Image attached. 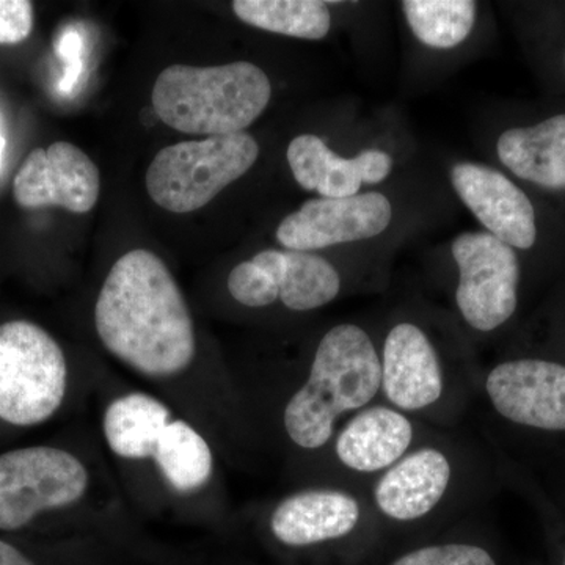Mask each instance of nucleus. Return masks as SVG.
Returning <instances> with one entry per match:
<instances>
[{
  "mask_svg": "<svg viewBox=\"0 0 565 565\" xmlns=\"http://www.w3.org/2000/svg\"><path fill=\"white\" fill-rule=\"evenodd\" d=\"M452 188L487 232L509 247L527 250L537 237L533 203L509 178L479 163H456Z\"/></svg>",
  "mask_w": 565,
  "mask_h": 565,
  "instance_id": "nucleus-11",
  "label": "nucleus"
},
{
  "mask_svg": "<svg viewBox=\"0 0 565 565\" xmlns=\"http://www.w3.org/2000/svg\"><path fill=\"white\" fill-rule=\"evenodd\" d=\"M360 505L338 490H307L286 498L270 516V530L281 544L308 546L344 537L355 530Z\"/></svg>",
  "mask_w": 565,
  "mask_h": 565,
  "instance_id": "nucleus-13",
  "label": "nucleus"
},
{
  "mask_svg": "<svg viewBox=\"0 0 565 565\" xmlns=\"http://www.w3.org/2000/svg\"><path fill=\"white\" fill-rule=\"evenodd\" d=\"M382 386V364L360 327L341 323L323 334L310 377L285 408V429L303 449L330 440L338 416L362 408Z\"/></svg>",
  "mask_w": 565,
  "mask_h": 565,
  "instance_id": "nucleus-2",
  "label": "nucleus"
},
{
  "mask_svg": "<svg viewBox=\"0 0 565 565\" xmlns=\"http://www.w3.org/2000/svg\"><path fill=\"white\" fill-rule=\"evenodd\" d=\"M392 565H497L481 546L448 544L424 546L407 553Z\"/></svg>",
  "mask_w": 565,
  "mask_h": 565,
  "instance_id": "nucleus-24",
  "label": "nucleus"
},
{
  "mask_svg": "<svg viewBox=\"0 0 565 565\" xmlns=\"http://www.w3.org/2000/svg\"><path fill=\"white\" fill-rule=\"evenodd\" d=\"M228 291L236 302L250 308H263L280 299L273 275L248 259L237 264L228 277Z\"/></svg>",
  "mask_w": 565,
  "mask_h": 565,
  "instance_id": "nucleus-23",
  "label": "nucleus"
},
{
  "mask_svg": "<svg viewBox=\"0 0 565 565\" xmlns=\"http://www.w3.org/2000/svg\"><path fill=\"white\" fill-rule=\"evenodd\" d=\"M414 438L412 423L399 412L373 407L344 427L337 440V456L351 470L374 473L394 465Z\"/></svg>",
  "mask_w": 565,
  "mask_h": 565,
  "instance_id": "nucleus-15",
  "label": "nucleus"
},
{
  "mask_svg": "<svg viewBox=\"0 0 565 565\" xmlns=\"http://www.w3.org/2000/svg\"><path fill=\"white\" fill-rule=\"evenodd\" d=\"M66 360L46 330L28 321L0 326V419L36 426L61 408Z\"/></svg>",
  "mask_w": 565,
  "mask_h": 565,
  "instance_id": "nucleus-5",
  "label": "nucleus"
},
{
  "mask_svg": "<svg viewBox=\"0 0 565 565\" xmlns=\"http://www.w3.org/2000/svg\"><path fill=\"white\" fill-rule=\"evenodd\" d=\"M269 77L250 62L228 65H172L152 87V107L167 126L192 136L243 132L266 110Z\"/></svg>",
  "mask_w": 565,
  "mask_h": 565,
  "instance_id": "nucleus-3",
  "label": "nucleus"
},
{
  "mask_svg": "<svg viewBox=\"0 0 565 565\" xmlns=\"http://www.w3.org/2000/svg\"><path fill=\"white\" fill-rule=\"evenodd\" d=\"M258 156V141L247 132L170 145L152 159L147 191L162 210L193 212L244 177Z\"/></svg>",
  "mask_w": 565,
  "mask_h": 565,
  "instance_id": "nucleus-4",
  "label": "nucleus"
},
{
  "mask_svg": "<svg viewBox=\"0 0 565 565\" xmlns=\"http://www.w3.org/2000/svg\"><path fill=\"white\" fill-rule=\"evenodd\" d=\"M392 204L379 192L308 200L278 225L277 241L294 252L371 239L388 228Z\"/></svg>",
  "mask_w": 565,
  "mask_h": 565,
  "instance_id": "nucleus-8",
  "label": "nucleus"
},
{
  "mask_svg": "<svg viewBox=\"0 0 565 565\" xmlns=\"http://www.w3.org/2000/svg\"><path fill=\"white\" fill-rule=\"evenodd\" d=\"M289 167L305 191H316L322 199L359 195L363 178L359 159L334 154L315 134H302L289 143Z\"/></svg>",
  "mask_w": 565,
  "mask_h": 565,
  "instance_id": "nucleus-19",
  "label": "nucleus"
},
{
  "mask_svg": "<svg viewBox=\"0 0 565 565\" xmlns=\"http://www.w3.org/2000/svg\"><path fill=\"white\" fill-rule=\"evenodd\" d=\"M451 479V465L444 452L419 449L393 465L377 487L379 509L399 522L422 519L440 503Z\"/></svg>",
  "mask_w": 565,
  "mask_h": 565,
  "instance_id": "nucleus-14",
  "label": "nucleus"
},
{
  "mask_svg": "<svg viewBox=\"0 0 565 565\" xmlns=\"http://www.w3.org/2000/svg\"><path fill=\"white\" fill-rule=\"evenodd\" d=\"M0 565H35L13 545L0 541Z\"/></svg>",
  "mask_w": 565,
  "mask_h": 565,
  "instance_id": "nucleus-28",
  "label": "nucleus"
},
{
  "mask_svg": "<svg viewBox=\"0 0 565 565\" xmlns=\"http://www.w3.org/2000/svg\"><path fill=\"white\" fill-rule=\"evenodd\" d=\"M459 267L456 300L465 321L492 332L516 308L520 264L515 250L490 233H463L452 243Z\"/></svg>",
  "mask_w": 565,
  "mask_h": 565,
  "instance_id": "nucleus-7",
  "label": "nucleus"
},
{
  "mask_svg": "<svg viewBox=\"0 0 565 565\" xmlns=\"http://www.w3.org/2000/svg\"><path fill=\"white\" fill-rule=\"evenodd\" d=\"M364 184H379L392 172V158L381 150H364L356 154Z\"/></svg>",
  "mask_w": 565,
  "mask_h": 565,
  "instance_id": "nucleus-27",
  "label": "nucleus"
},
{
  "mask_svg": "<svg viewBox=\"0 0 565 565\" xmlns=\"http://www.w3.org/2000/svg\"><path fill=\"white\" fill-rule=\"evenodd\" d=\"M3 151H6V139H3L2 131H0V167H2Z\"/></svg>",
  "mask_w": 565,
  "mask_h": 565,
  "instance_id": "nucleus-29",
  "label": "nucleus"
},
{
  "mask_svg": "<svg viewBox=\"0 0 565 565\" xmlns=\"http://www.w3.org/2000/svg\"><path fill=\"white\" fill-rule=\"evenodd\" d=\"M233 11L245 24L294 39L322 40L332 25L319 0H236Z\"/></svg>",
  "mask_w": 565,
  "mask_h": 565,
  "instance_id": "nucleus-20",
  "label": "nucleus"
},
{
  "mask_svg": "<svg viewBox=\"0 0 565 565\" xmlns=\"http://www.w3.org/2000/svg\"><path fill=\"white\" fill-rule=\"evenodd\" d=\"M32 29V2L0 0V44H20L31 35Z\"/></svg>",
  "mask_w": 565,
  "mask_h": 565,
  "instance_id": "nucleus-25",
  "label": "nucleus"
},
{
  "mask_svg": "<svg viewBox=\"0 0 565 565\" xmlns=\"http://www.w3.org/2000/svg\"><path fill=\"white\" fill-rule=\"evenodd\" d=\"M102 191L99 170L76 145L55 141L35 148L13 181V195L24 210L58 206L74 214L95 207Z\"/></svg>",
  "mask_w": 565,
  "mask_h": 565,
  "instance_id": "nucleus-9",
  "label": "nucleus"
},
{
  "mask_svg": "<svg viewBox=\"0 0 565 565\" xmlns=\"http://www.w3.org/2000/svg\"><path fill=\"white\" fill-rule=\"evenodd\" d=\"M170 411L151 394L129 393L118 397L104 415V437L115 455L140 460L152 457L169 426Z\"/></svg>",
  "mask_w": 565,
  "mask_h": 565,
  "instance_id": "nucleus-18",
  "label": "nucleus"
},
{
  "mask_svg": "<svg viewBox=\"0 0 565 565\" xmlns=\"http://www.w3.org/2000/svg\"><path fill=\"white\" fill-rule=\"evenodd\" d=\"M498 414L509 422L565 430V366L546 360L498 364L486 382Z\"/></svg>",
  "mask_w": 565,
  "mask_h": 565,
  "instance_id": "nucleus-10",
  "label": "nucleus"
},
{
  "mask_svg": "<svg viewBox=\"0 0 565 565\" xmlns=\"http://www.w3.org/2000/svg\"><path fill=\"white\" fill-rule=\"evenodd\" d=\"M278 286L280 300L294 311H310L332 302L340 294L337 269L318 255L294 250H264L253 256Z\"/></svg>",
  "mask_w": 565,
  "mask_h": 565,
  "instance_id": "nucleus-17",
  "label": "nucleus"
},
{
  "mask_svg": "<svg viewBox=\"0 0 565 565\" xmlns=\"http://www.w3.org/2000/svg\"><path fill=\"white\" fill-rule=\"evenodd\" d=\"M497 150L515 177L548 191H565V115L509 129L498 139Z\"/></svg>",
  "mask_w": 565,
  "mask_h": 565,
  "instance_id": "nucleus-16",
  "label": "nucleus"
},
{
  "mask_svg": "<svg viewBox=\"0 0 565 565\" xmlns=\"http://www.w3.org/2000/svg\"><path fill=\"white\" fill-rule=\"evenodd\" d=\"M382 388L403 411H422L440 399L444 375L434 345L414 323L403 322L386 337Z\"/></svg>",
  "mask_w": 565,
  "mask_h": 565,
  "instance_id": "nucleus-12",
  "label": "nucleus"
},
{
  "mask_svg": "<svg viewBox=\"0 0 565 565\" xmlns=\"http://www.w3.org/2000/svg\"><path fill=\"white\" fill-rule=\"evenodd\" d=\"M403 10L416 39L434 50L459 46L473 31V0H405Z\"/></svg>",
  "mask_w": 565,
  "mask_h": 565,
  "instance_id": "nucleus-22",
  "label": "nucleus"
},
{
  "mask_svg": "<svg viewBox=\"0 0 565 565\" xmlns=\"http://www.w3.org/2000/svg\"><path fill=\"white\" fill-rule=\"evenodd\" d=\"M82 40L76 32L68 31L61 36V43L57 44V52L66 63L65 76L62 79V90H73L82 71L81 62Z\"/></svg>",
  "mask_w": 565,
  "mask_h": 565,
  "instance_id": "nucleus-26",
  "label": "nucleus"
},
{
  "mask_svg": "<svg viewBox=\"0 0 565 565\" xmlns=\"http://www.w3.org/2000/svg\"><path fill=\"white\" fill-rule=\"evenodd\" d=\"M156 462L178 492H193L206 484L212 473V452L191 424L172 422L156 446Z\"/></svg>",
  "mask_w": 565,
  "mask_h": 565,
  "instance_id": "nucleus-21",
  "label": "nucleus"
},
{
  "mask_svg": "<svg viewBox=\"0 0 565 565\" xmlns=\"http://www.w3.org/2000/svg\"><path fill=\"white\" fill-rule=\"evenodd\" d=\"M104 348L137 373L173 377L191 366L195 330L180 286L154 253L136 248L111 266L95 307Z\"/></svg>",
  "mask_w": 565,
  "mask_h": 565,
  "instance_id": "nucleus-1",
  "label": "nucleus"
},
{
  "mask_svg": "<svg viewBox=\"0 0 565 565\" xmlns=\"http://www.w3.org/2000/svg\"><path fill=\"white\" fill-rule=\"evenodd\" d=\"M88 489L81 460L63 449L32 446L0 456V531H17L41 512L79 501Z\"/></svg>",
  "mask_w": 565,
  "mask_h": 565,
  "instance_id": "nucleus-6",
  "label": "nucleus"
}]
</instances>
